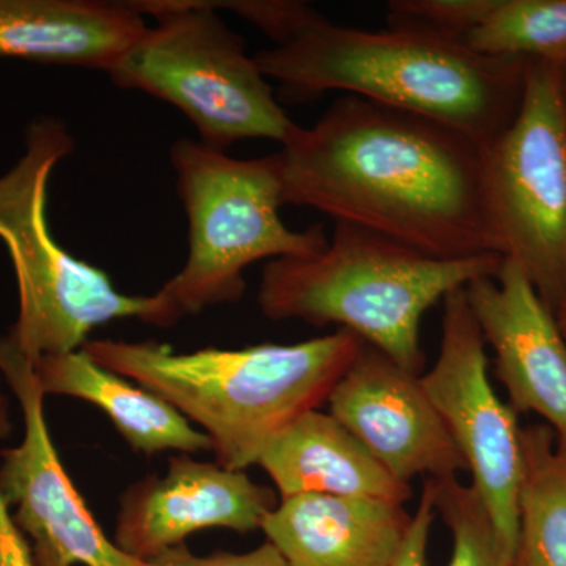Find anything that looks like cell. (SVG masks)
I'll return each mask as SVG.
<instances>
[{
    "instance_id": "e0dca14e",
    "label": "cell",
    "mask_w": 566,
    "mask_h": 566,
    "mask_svg": "<svg viewBox=\"0 0 566 566\" xmlns=\"http://www.w3.org/2000/svg\"><path fill=\"white\" fill-rule=\"evenodd\" d=\"M35 365L44 395L95 405L134 452H212L210 438L164 398L92 359L84 349L41 357Z\"/></svg>"
},
{
    "instance_id": "30bf717a",
    "label": "cell",
    "mask_w": 566,
    "mask_h": 566,
    "mask_svg": "<svg viewBox=\"0 0 566 566\" xmlns=\"http://www.w3.org/2000/svg\"><path fill=\"white\" fill-rule=\"evenodd\" d=\"M0 375L21 406L24 438L2 450L0 494L31 545L36 566H150L118 549L71 482L44 417L35 365L0 337Z\"/></svg>"
},
{
    "instance_id": "4316f807",
    "label": "cell",
    "mask_w": 566,
    "mask_h": 566,
    "mask_svg": "<svg viewBox=\"0 0 566 566\" xmlns=\"http://www.w3.org/2000/svg\"><path fill=\"white\" fill-rule=\"evenodd\" d=\"M9 411V406H7L6 395L0 390V412Z\"/></svg>"
},
{
    "instance_id": "3957f363",
    "label": "cell",
    "mask_w": 566,
    "mask_h": 566,
    "mask_svg": "<svg viewBox=\"0 0 566 566\" xmlns=\"http://www.w3.org/2000/svg\"><path fill=\"white\" fill-rule=\"evenodd\" d=\"M364 345L337 329L301 344L238 349L178 353L151 340H88L82 349L200 428L216 463L245 471L289 424L327 403Z\"/></svg>"
},
{
    "instance_id": "83f0119b",
    "label": "cell",
    "mask_w": 566,
    "mask_h": 566,
    "mask_svg": "<svg viewBox=\"0 0 566 566\" xmlns=\"http://www.w3.org/2000/svg\"><path fill=\"white\" fill-rule=\"evenodd\" d=\"M564 102H565V112H566V63L564 66Z\"/></svg>"
},
{
    "instance_id": "cb8c5ba5",
    "label": "cell",
    "mask_w": 566,
    "mask_h": 566,
    "mask_svg": "<svg viewBox=\"0 0 566 566\" xmlns=\"http://www.w3.org/2000/svg\"><path fill=\"white\" fill-rule=\"evenodd\" d=\"M436 516L434 480L424 479L422 494L416 515L412 516L411 527L403 545L400 547L392 566H427V549L430 542V531Z\"/></svg>"
},
{
    "instance_id": "d6986e66",
    "label": "cell",
    "mask_w": 566,
    "mask_h": 566,
    "mask_svg": "<svg viewBox=\"0 0 566 566\" xmlns=\"http://www.w3.org/2000/svg\"><path fill=\"white\" fill-rule=\"evenodd\" d=\"M465 46L499 59L566 63V0H494Z\"/></svg>"
},
{
    "instance_id": "2e32d148",
    "label": "cell",
    "mask_w": 566,
    "mask_h": 566,
    "mask_svg": "<svg viewBox=\"0 0 566 566\" xmlns=\"http://www.w3.org/2000/svg\"><path fill=\"white\" fill-rule=\"evenodd\" d=\"M256 465L281 499L323 494L405 505L411 497V486L395 480L352 431L319 409L275 436Z\"/></svg>"
},
{
    "instance_id": "4fadbf2b",
    "label": "cell",
    "mask_w": 566,
    "mask_h": 566,
    "mask_svg": "<svg viewBox=\"0 0 566 566\" xmlns=\"http://www.w3.org/2000/svg\"><path fill=\"white\" fill-rule=\"evenodd\" d=\"M510 408L534 412L566 441V340L553 311L512 260L464 289Z\"/></svg>"
},
{
    "instance_id": "603a6c76",
    "label": "cell",
    "mask_w": 566,
    "mask_h": 566,
    "mask_svg": "<svg viewBox=\"0 0 566 566\" xmlns=\"http://www.w3.org/2000/svg\"><path fill=\"white\" fill-rule=\"evenodd\" d=\"M150 566H289L270 542L249 553H218L196 556L186 545L175 546L148 562Z\"/></svg>"
},
{
    "instance_id": "44dd1931",
    "label": "cell",
    "mask_w": 566,
    "mask_h": 566,
    "mask_svg": "<svg viewBox=\"0 0 566 566\" xmlns=\"http://www.w3.org/2000/svg\"><path fill=\"white\" fill-rule=\"evenodd\" d=\"M494 0H392L387 28L464 43L493 9Z\"/></svg>"
},
{
    "instance_id": "ac0fdd59",
    "label": "cell",
    "mask_w": 566,
    "mask_h": 566,
    "mask_svg": "<svg viewBox=\"0 0 566 566\" xmlns=\"http://www.w3.org/2000/svg\"><path fill=\"white\" fill-rule=\"evenodd\" d=\"M513 566H566V441L546 423L521 428Z\"/></svg>"
},
{
    "instance_id": "ba28073f",
    "label": "cell",
    "mask_w": 566,
    "mask_h": 566,
    "mask_svg": "<svg viewBox=\"0 0 566 566\" xmlns=\"http://www.w3.org/2000/svg\"><path fill=\"white\" fill-rule=\"evenodd\" d=\"M483 196L499 253L556 311L566 297L564 65L527 62L515 120L483 148Z\"/></svg>"
},
{
    "instance_id": "8fae6325",
    "label": "cell",
    "mask_w": 566,
    "mask_h": 566,
    "mask_svg": "<svg viewBox=\"0 0 566 566\" xmlns=\"http://www.w3.org/2000/svg\"><path fill=\"white\" fill-rule=\"evenodd\" d=\"M327 405L329 415L398 482L409 485L419 475L452 479L468 471L420 376L409 374L374 346L364 345Z\"/></svg>"
},
{
    "instance_id": "5b68a950",
    "label": "cell",
    "mask_w": 566,
    "mask_h": 566,
    "mask_svg": "<svg viewBox=\"0 0 566 566\" xmlns=\"http://www.w3.org/2000/svg\"><path fill=\"white\" fill-rule=\"evenodd\" d=\"M73 150V137L61 120L40 118L28 128L20 161L0 177V240L9 249L20 293V315L7 335L33 364L77 352L93 329L115 319L158 327L178 323L161 294L118 292L109 275L71 255L52 237L48 186L55 166Z\"/></svg>"
},
{
    "instance_id": "9c48e42d",
    "label": "cell",
    "mask_w": 566,
    "mask_h": 566,
    "mask_svg": "<svg viewBox=\"0 0 566 566\" xmlns=\"http://www.w3.org/2000/svg\"><path fill=\"white\" fill-rule=\"evenodd\" d=\"M442 308L438 359L430 371L420 375V382L460 449L472 486L513 566L523 471L521 427L516 412L491 386L485 338L464 289L446 296Z\"/></svg>"
},
{
    "instance_id": "7c38bea8",
    "label": "cell",
    "mask_w": 566,
    "mask_h": 566,
    "mask_svg": "<svg viewBox=\"0 0 566 566\" xmlns=\"http://www.w3.org/2000/svg\"><path fill=\"white\" fill-rule=\"evenodd\" d=\"M277 491L189 455L172 457L164 475H148L120 497L114 543L129 557L148 564L207 528L249 534L262 528L277 506Z\"/></svg>"
},
{
    "instance_id": "d4e9b609",
    "label": "cell",
    "mask_w": 566,
    "mask_h": 566,
    "mask_svg": "<svg viewBox=\"0 0 566 566\" xmlns=\"http://www.w3.org/2000/svg\"><path fill=\"white\" fill-rule=\"evenodd\" d=\"M9 411L0 412V441L9 438ZM0 566H36L28 538L14 524L10 506L0 494Z\"/></svg>"
},
{
    "instance_id": "484cf974",
    "label": "cell",
    "mask_w": 566,
    "mask_h": 566,
    "mask_svg": "<svg viewBox=\"0 0 566 566\" xmlns=\"http://www.w3.org/2000/svg\"><path fill=\"white\" fill-rule=\"evenodd\" d=\"M554 318H556L558 329L566 340V297L557 305L556 311L553 312Z\"/></svg>"
},
{
    "instance_id": "7a4b0ae2",
    "label": "cell",
    "mask_w": 566,
    "mask_h": 566,
    "mask_svg": "<svg viewBox=\"0 0 566 566\" xmlns=\"http://www.w3.org/2000/svg\"><path fill=\"white\" fill-rule=\"evenodd\" d=\"M253 59L268 81L296 98L359 96L444 123L482 148L515 120L528 62L406 29L335 25L326 17Z\"/></svg>"
},
{
    "instance_id": "9a60e30c",
    "label": "cell",
    "mask_w": 566,
    "mask_h": 566,
    "mask_svg": "<svg viewBox=\"0 0 566 566\" xmlns=\"http://www.w3.org/2000/svg\"><path fill=\"white\" fill-rule=\"evenodd\" d=\"M147 28L133 2L0 0V59L109 73Z\"/></svg>"
},
{
    "instance_id": "ffe728a7",
    "label": "cell",
    "mask_w": 566,
    "mask_h": 566,
    "mask_svg": "<svg viewBox=\"0 0 566 566\" xmlns=\"http://www.w3.org/2000/svg\"><path fill=\"white\" fill-rule=\"evenodd\" d=\"M434 504L453 538L449 566H512L474 486L458 476L434 480Z\"/></svg>"
},
{
    "instance_id": "7402d4cb",
    "label": "cell",
    "mask_w": 566,
    "mask_h": 566,
    "mask_svg": "<svg viewBox=\"0 0 566 566\" xmlns=\"http://www.w3.org/2000/svg\"><path fill=\"white\" fill-rule=\"evenodd\" d=\"M212 9L229 10L251 22L264 35L274 41L275 46L289 43L304 29L314 24L323 14L305 2L294 0H232L211 2Z\"/></svg>"
},
{
    "instance_id": "52a82bcc",
    "label": "cell",
    "mask_w": 566,
    "mask_h": 566,
    "mask_svg": "<svg viewBox=\"0 0 566 566\" xmlns=\"http://www.w3.org/2000/svg\"><path fill=\"white\" fill-rule=\"evenodd\" d=\"M155 24L126 51L109 77L126 91L147 93L177 107L200 142L226 151L234 142L270 139L283 145L296 123L275 99L243 36L210 0H137Z\"/></svg>"
},
{
    "instance_id": "277c9868",
    "label": "cell",
    "mask_w": 566,
    "mask_h": 566,
    "mask_svg": "<svg viewBox=\"0 0 566 566\" xmlns=\"http://www.w3.org/2000/svg\"><path fill=\"white\" fill-rule=\"evenodd\" d=\"M502 260L434 259L381 234L334 222L323 252L264 264L256 301L268 319L335 324L420 376L423 315L469 283L495 277Z\"/></svg>"
},
{
    "instance_id": "8992f818",
    "label": "cell",
    "mask_w": 566,
    "mask_h": 566,
    "mask_svg": "<svg viewBox=\"0 0 566 566\" xmlns=\"http://www.w3.org/2000/svg\"><path fill=\"white\" fill-rule=\"evenodd\" d=\"M170 161L188 219V259L158 293L178 319L238 303L251 264L316 255L329 243L322 223L292 230L283 222L277 153L240 159L181 139L172 145Z\"/></svg>"
},
{
    "instance_id": "6da1fadb",
    "label": "cell",
    "mask_w": 566,
    "mask_h": 566,
    "mask_svg": "<svg viewBox=\"0 0 566 566\" xmlns=\"http://www.w3.org/2000/svg\"><path fill=\"white\" fill-rule=\"evenodd\" d=\"M277 158L283 205L434 259L501 255L483 196V148L444 123L342 95L314 126H297Z\"/></svg>"
},
{
    "instance_id": "5bb4252c",
    "label": "cell",
    "mask_w": 566,
    "mask_h": 566,
    "mask_svg": "<svg viewBox=\"0 0 566 566\" xmlns=\"http://www.w3.org/2000/svg\"><path fill=\"white\" fill-rule=\"evenodd\" d=\"M411 523L403 504L300 494L281 499L262 531L289 566H392Z\"/></svg>"
}]
</instances>
